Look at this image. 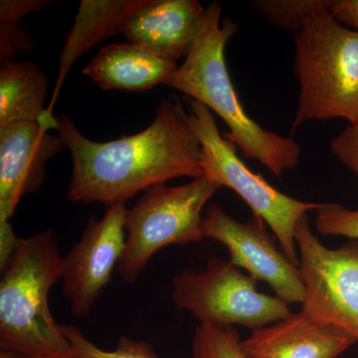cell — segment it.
Here are the masks:
<instances>
[{"mask_svg":"<svg viewBox=\"0 0 358 358\" xmlns=\"http://www.w3.org/2000/svg\"><path fill=\"white\" fill-rule=\"evenodd\" d=\"M57 121L72 157L71 201L110 207L171 179L203 176L201 147L178 99L162 100L147 129L106 143L86 138L68 115Z\"/></svg>","mask_w":358,"mask_h":358,"instance_id":"6da1fadb","label":"cell"},{"mask_svg":"<svg viewBox=\"0 0 358 358\" xmlns=\"http://www.w3.org/2000/svg\"><path fill=\"white\" fill-rule=\"evenodd\" d=\"M221 16L222 6L217 1L205 7L192 50L164 86L206 106L229 129L224 138L240 148L247 159L258 160L281 178L300 164L301 147L291 138L264 129L247 114L225 60L226 45L237 32L238 23L231 18L221 20Z\"/></svg>","mask_w":358,"mask_h":358,"instance_id":"7a4b0ae2","label":"cell"},{"mask_svg":"<svg viewBox=\"0 0 358 358\" xmlns=\"http://www.w3.org/2000/svg\"><path fill=\"white\" fill-rule=\"evenodd\" d=\"M64 258L52 229L20 238L0 281V348L36 358H78L52 315L49 292Z\"/></svg>","mask_w":358,"mask_h":358,"instance_id":"3957f363","label":"cell"},{"mask_svg":"<svg viewBox=\"0 0 358 358\" xmlns=\"http://www.w3.org/2000/svg\"><path fill=\"white\" fill-rule=\"evenodd\" d=\"M294 44L300 92L293 133L312 121L358 124V32L324 9L308 15Z\"/></svg>","mask_w":358,"mask_h":358,"instance_id":"277c9868","label":"cell"},{"mask_svg":"<svg viewBox=\"0 0 358 358\" xmlns=\"http://www.w3.org/2000/svg\"><path fill=\"white\" fill-rule=\"evenodd\" d=\"M187 102L189 112H186V120L201 147L204 178L236 192L253 215L271 228L282 251L299 267L296 225L308 212L317 210L320 203L301 201L275 189L240 159L236 147L220 134L215 117L206 106L192 99Z\"/></svg>","mask_w":358,"mask_h":358,"instance_id":"5b68a950","label":"cell"},{"mask_svg":"<svg viewBox=\"0 0 358 358\" xmlns=\"http://www.w3.org/2000/svg\"><path fill=\"white\" fill-rule=\"evenodd\" d=\"M219 188L202 176L185 185L147 190L127 214L126 246L117 265L122 281L138 282L152 256L164 247L203 241L202 212Z\"/></svg>","mask_w":358,"mask_h":358,"instance_id":"8992f818","label":"cell"},{"mask_svg":"<svg viewBox=\"0 0 358 358\" xmlns=\"http://www.w3.org/2000/svg\"><path fill=\"white\" fill-rule=\"evenodd\" d=\"M257 281L231 261L212 258L203 270L186 268L173 278L171 300L188 310L200 324H235L254 331L291 315L289 305L261 293Z\"/></svg>","mask_w":358,"mask_h":358,"instance_id":"52a82bcc","label":"cell"},{"mask_svg":"<svg viewBox=\"0 0 358 358\" xmlns=\"http://www.w3.org/2000/svg\"><path fill=\"white\" fill-rule=\"evenodd\" d=\"M294 238L306 288L301 312L358 341V240L327 248L313 234L308 214L299 221Z\"/></svg>","mask_w":358,"mask_h":358,"instance_id":"ba28073f","label":"cell"},{"mask_svg":"<svg viewBox=\"0 0 358 358\" xmlns=\"http://www.w3.org/2000/svg\"><path fill=\"white\" fill-rule=\"evenodd\" d=\"M203 234L228 249L230 261L244 268L256 281L271 287L275 296L291 303H301L306 288L300 268L278 248L265 222L253 215L246 222L235 220L218 204L212 203L203 217Z\"/></svg>","mask_w":358,"mask_h":358,"instance_id":"9c48e42d","label":"cell"},{"mask_svg":"<svg viewBox=\"0 0 358 358\" xmlns=\"http://www.w3.org/2000/svg\"><path fill=\"white\" fill-rule=\"evenodd\" d=\"M124 204L107 207L103 218L90 217L81 239L64 258L63 293L76 317H85L110 282L126 246Z\"/></svg>","mask_w":358,"mask_h":358,"instance_id":"30bf717a","label":"cell"},{"mask_svg":"<svg viewBox=\"0 0 358 358\" xmlns=\"http://www.w3.org/2000/svg\"><path fill=\"white\" fill-rule=\"evenodd\" d=\"M50 131L38 122L0 127V221L13 217L21 199L41 187L47 162L65 148Z\"/></svg>","mask_w":358,"mask_h":358,"instance_id":"8fae6325","label":"cell"},{"mask_svg":"<svg viewBox=\"0 0 358 358\" xmlns=\"http://www.w3.org/2000/svg\"><path fill=\"white\" fill-rule=\"evenodd\" d=\"M204 13L197 0H148L122 34L128 43L176 63L192 50Z\"/></svg>","mask_w":358,"mask_h":358,"instance_id":"7c38bea8","label":"cell"},{"mask_svg":"<svg viewBox=\"0 0 358 358\" xmlns=\"http://www.w3.org/2000/svg\"><path fill=\"white\" fill-rule=\"evenodd\" d=\"M355 343L345 331L301 312L252 331L242 348L248 358H336Z\"/></svg>","mask_w":358,"mask_h":358,"instance_id":"4fadbf2b","label":"cell"},{"mask_svg":"<svg viewBox=\"0 0 358 358\" xmlns=\"http://www.w3.org/2000/svg\"><path fill=\"white\" fill-rule=\"evenodd\" d=\"M148 0H82L74 24L66 38L59 58V69L53 96L47 110L53 114L66 78L81 56L105 39L122 34L129 20Z\"/></svg>","mask_w":358,"mask_h":358,"instance_id":"5bb4252c","label":"cell"},{"mask_svg":"<svg viewBox=\"0 0 358 358\" xmlns=\"http://www.w3.org/2000/svg\"><path fill=\"white\" fill-rule=\"evenodd\" d=\"M176 68V62L127 42L103 47L83 74L105 91L143 92L164 85Z\"/></svg>","mask_w":358,"mask_h":358,"instance_id":"9a60e30c","label":"cell"},{"mask_svg":"<svg viewBox=\"0 0 358 358\" xmlns=\"http://www.w3.org/2000/svg\"><path fill=\"white\" fill-rule=\"evenodd\" d=\"M48 81L32 61L0 63V127L38 122L57 129V117L45 108Z\"/></svg>","mask_w":358,"mask_h":358,"instance_id":"2e32d148","label":"cell"},{"mask_svg":"<svg viewBox=\"0 0 358 358\" xmlns=\"http://www.w3.org/2000/svg\"><path fill=\"white\" fill-rule=\"evenodd\" d=\"M331 0H253L251 6L275 27L296 34L308 15L329 9Z\"/></svg>","mask_w":358,"mask_h":358,"instance_id":"e0dca14e","label":"cell"},{"mask_svg":"<svg viewBox=\"0 0 358 358\" xmlns=\"http://www.w3.org/2000/svg\"><path fill=\"white\" fill-rule=\"evenodd\" d=\"M192 358H248L234 327L199 324L192 341Z\"/></svg>","mask_w":358,"mask_h":358,"instance_id":"ac0fdd59","label":"cell"},{"mask_svg":"<svg viewBox=\"0 0 358 358\" xmlns=\"http://www.w3.org/2000/svg\"><path fill=\"white\" fill-rule=\"evenodd\" d=\"M78 358H159L154 348L143 341L121 336L114 350H103L94 345L79 327L60 324Z\"/></svg>","mask_w":358,"mask_h":358,"instance_id":"d6986e66","label":"cell"},{"mask_svg":"<svg viewBox=\"0 0 358 358\" xmlns=\"http://www.w3.org/2000/svg\"><path fill=\"white\" fill-rule=\"evenodd\" d=\"M315 227L324 236H341L358 240V210L341 204L320 203L315 210Z\"/></svg>","mask_w":358,"mask_h":358,"instance_id":"ffe728a7","label":"cell"},{"mask_svg":"<svg viewBox=\"0 0 358 358\" xmlns=\"http://www.w3.org/2000/svg\"><path fill=\"white\" fill-rule=\"evenodd\" d=\"M20 20L15 16L0 14V63L13 61L16 56L33 50L31 37Z\"/></svg>","mask_w":358,"mask_h":358,"instance_id":"44dd1931","label":"cell"},{"mask_svg":"<svg viewBox=\"0 0 358 358\" xmlns=\"http://www.w3.org/2000/svg\"><path fill=\"white\" fill-rule=\"evenodd\" d=\"M331 152L343 166L358 178V124H348L334 138Z\"/></svg>","mask_w":358,"mask_h":358,"instance_id":"7402d4cb","label":"cell"},{"mask_svg":"<svg viewBox=\"0 0 358 358\" xmlns=\"http://www.w3.org/2000/svg\"><path fill=\"white\" fill-rule=\"evenodd\" d=\"M20 238L16 236L9 220L0 221V271L6 270L7 265L20 245Z\"/></svg>","mask_w":358,"mask_h":358,"instance_id":"603a6c76","label":"cell"},{"mask_svg":"<svg viewBox=\"0 0 358 358\" xmlns=\"http://www.w3.org/2000/svg\"><path fill=\"white\" fill-rule=\"evenodd\" d=\"M329 13L339 23L358 32V0H331Z\"/></svg>","mask_w":358,"mask_h":358,"instance_id":"cb8c5ba5","label":"cell"},{"mask_svg":"<svg viewBox=\"0 0 358 358\" xmlns=\"http://www.w3.org/2000/svg\"><path fill=\"white\" fill-rule=\"evenodd\" d=\"M0 358H36L23 355V353L13 352V350L0 348Z\"/></svg>","mask_w":358,"mask_h":358,"instance_id":"d4e9b609","label":"cell"}]
</instances>
